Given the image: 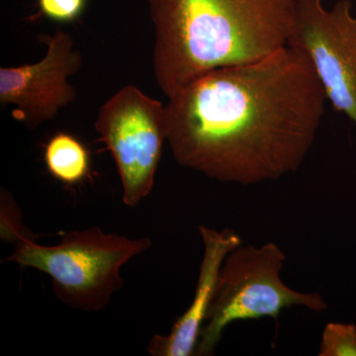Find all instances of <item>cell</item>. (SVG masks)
Returning <instances> with one entry per match:
<instances>
[{
    "label": "cell",
    "mask_w": 356,
    "mask_h": 356,
    "mask_svg": "<svg viewBox=\"0 0 356 356\" xmlns=\"http://www.w3.org/2000/svg\"><path fill=\"white\" fill-rule=\"evenodd\" d=\"M327 100L310 60L286 46L211 70L168 97L166 142L180 165L248 185L280 179L305 161Z\"/></svg>",
    "instance_id": "obj_1"
},
{
    "label": "cell",
    "mask_w": 356,
    "mask_h": 356,
    "mask_svg": "<svg viewBox=\"0 0 356 356\" xmlns=\"http://www.w3.org/2000/svg\"><path fill=\"white\" fill-rule=\"evenodd\" d=\"M154 76L168 97L211 70L248 64L285 48L295 0H147Z\"/></svg>",
    "instance_id": "obj_2"
},
{
    "label": "cell",
    "mask_w": 356,
    "mask_h": 356,
    "mask_svg": "<svg viewBox=\"0 0 356 356\" xmlns=\"http://www.w3.org/2000/svg\"><path fill=\"white\" fill-rule=\"evenodd\" d=\"M151 247L149 238H129L91 227L65 233L58 245L21 241L6 261L47 274L56 298L64 305L98 312L123 287L122 267Z\"/></svg>",
    "instance_id": "obj_3"
},
{
    "label": "cell",
    "mask_w": 356,
    "mask_h": 356,
    "mask_svg": "<svg viewBox=\"0 0 356 356\" xmlns=\"http://www.w3.org/2000/svg\"><path fill=\"white\" fill-rule=\"evenodd\" d=\"M286 255L276 243L248 245L229 252L220 270L216 291L201 331L195 355H214L222 332L232 323L264 317L277 320L294 306L321 313L327 302L318 293H301L280 278Z\"/></svg>",
    "instance_id": "obj_4"
},
{
    "label": "cell",
    "mask_w": 356,
    "mask_h": 356,
    "mask_svg": "<svg viewBox=\"0 0 356 356\" xmlns=\"http://www.w3.org/2000/svg\"><path fill=\"white\" fill-rule=\"evenodd\" d=\"M95 126L118 170L122 201L136 207L154 188L166 142L165 105L126 86L100 107Z\"/></svg>",
    "instance_id": "obj_5"
},
{
    "label": "cell",
    "mask_w": 356,
    "mask_h": 356,
    "mask_svg": "<svg viewBox=\"0 0 356 356\" xmlns=\"http://www.w3.org/2000/svg\"><path fill=\"white\" fill-rule=\"evenodd\" d=\"M295 2L287 46L305 54L332 107L356 123V18L350 0H339L330 10L323 0Z\"/></svg>",
    "instance_id": "obj_6"
},
{
    "label": "cell",
    "mask_w": 356,
    "mask_h": 356,
    "mask_svg": "<svg viewBox=\"0 0 356 356\" xmlns=\"http://www.w3.org/2000/svg\"><path fill=\"white\" fill-rule=\"evenodd\" d=\"M47 46L38 63L15 67H0V104L13 107V117L33 130L53 120L60 110L77 98L69 83L83 67V55L70 33L57 30L40 36Z\"/></svg>",
    "instance_id": "obj_7"
},
{
    "label": "cell",
    "mask_w": 356,
    "mask_h": 356,
    "mask_svg": "<svg viewBox=\"0 0 356 356\" xmlns=\"http://www.w3.org/2000/svg\"><path fill=\"white\" fill-rule=\"evenodd\" d=\"M199 234L202 238L204 254L193 300L188 309L177 318L170 334H154L152 337L147 348L151 355H195L222 264L229 252L243 245L242 238L233 229L218 231L202 225L199 227Z\"/></svg>",
    "instance_id": "obj_8"
},
{
    "label": "cell",
    "mask_w": 356,
    "mask_h": 356,
    "mask_svg": "<svg viewBox=\"0 0 356 356\" xmlns=\"http://www.w3.org/2000/svg\"><path fill=\"white\" fill-rule=\"evenodd\" d=\"M44 161L51 177L67 186H76L88 177L90 156L83 143L69 133L54 135L44 145Z\"/></svg>",
    "instance_id": "obj_9"
},
{
    "label": "cell",
    "mask_w": 356,
    "mask_h": 356,
    "mask_svg": "<svg viewBox=\"0 0 356 356\" xmlns=\"http://www.w3.org/2000/svg\"><path fill=\"white\" fill-rule=\"evenodd\" d=\"M0 236L4 243L13 245L24 240H38L23 224L22 215L18 204L14 200L13 194L1 188L0 193Z\"/></svg>",
    "instance_id": "obj_10"
},
{
    "label": "cell",
    "mask_w": 356,
    "mask_h": 356,
    "mask_svg": "<svg viewBox=\"0 0 356 356\" xmlns=\"http://www.w3.org/2000/svg\"><path fill=\"white\" fill-rule=\"evenodd\" d=\"M320 356H356V325L327 323L323 331Z\"/></svg>",
    "instance_id": "obj_11"
},
{
    "label": "cell",
    "mask_w": 356,
    "mask_h": 356,
    "mask_svg": "<svg viewBox=\"0 0 356 356\" xmlns=\"http://www.w3.org/2000/svg\"><path fill=\"white\" fill-rule=\"evenodd\" d=\"M86 0H38L40 15L56 22H74L81 17Z\"/></svg>",
    "instance_id": "obj_12"
}]
</instances>
